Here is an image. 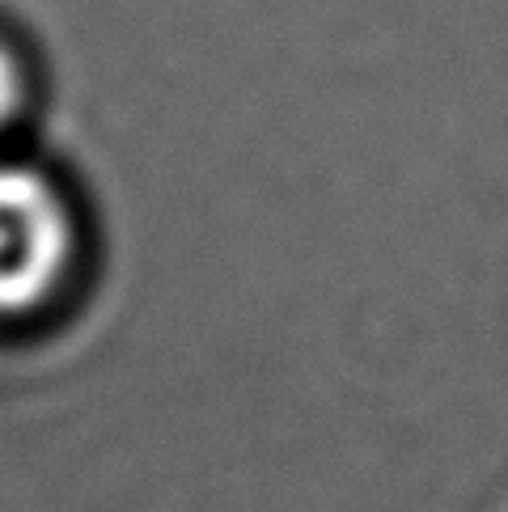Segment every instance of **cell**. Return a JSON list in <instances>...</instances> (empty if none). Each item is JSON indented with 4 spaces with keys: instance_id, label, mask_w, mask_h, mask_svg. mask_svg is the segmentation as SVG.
Here are the masks:
<instances>
[{
    "instance_id": "obj_1",
    "label": "cell",
    "mask_w": 508,
    "mask_h": 512,
    "mask_svg": "<svg viewBox=\"0 0 508 512\" xmlns=\"http://www.w3.org/2000/svg\"><path fill=\"white\" fill-rule=\"evenodd\" d=\"M77 246V212L60 182L26 161H0V318H26L56 301Z\"/></svg>"
},
{
    "instance_id": "obj_2",
    "label": "cell",
    "mask_w": 508,
    "mask_h": 512,
    "mask_svg": "<svg viewBox=\"0 0 508 512\" xmlns=\"http://www.w3.org/2000/svg\"><path fill=\"white\" fill-rule=\"evenodd\" d=\"M30 102V72L17 56V47L9 39H0V136L22 119Z\"/></svg>"
}]
</instances>
